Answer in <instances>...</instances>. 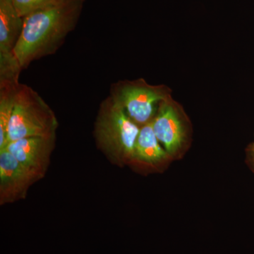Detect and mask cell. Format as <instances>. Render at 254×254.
I'll return each instance as SVG.
<instances>
[{
  "instance_id": "cell-1",
  "label": "cell",
  "mask_w": 254,
  "mask_h": 254,
  "mask_svg": "<svg viewBox=\"0 0 254 254\" xmlns=\"http://www.w3.org/2000/svg\"><path fill=\"white\" fill-rule=\"evenodd\" d=\"M83 6V0H63L24 18L22 33L14 50L22 69L59 49L76 26Z\"/></svg>"
},
{
  "instance_id": "cell-2",
  "label": "cell",
  "mask_w": 254,
  "mask_h": 254,
  "mask_svg": "<svg viewBox=\"0 0 254 254\" xmlns=\"http://www.w3.org/2000/svg\"><path fill=\"white\" fill-rule=\"evenodd\" d=\"M140 130L141 127L110 95L102 102L95 123L94 136L98 148L110 163L120 167L131 163Z\"/></svg>"
},
{
  "instance_id": "cell-3",
  "label": "cell",
  "mask_w": 254,
  "mask_h": 254,
  "mask_svg": "<svg viewBox=\"0 0 254 254\" xmlns=\"http://www.w3.org/2000/svg\"><path fill=\"white\" fill-rule=\"evenodd\" d=\"M58 127L54 111L41 95L31 87L21 83L8 126L5 146L10 142L28 137L56 136Z\"/></svg>"
},
{
  "instance_id": "cell-4",
  "label": "cell",
  "mask_w": 254,
  "mask_h": 254,
  "mask_svg": "<svg viewBox=\"0 0 254 254\" xmlns=\"http://www.w3.org/2000/svg\"><path fill=\"white\" fill-rule=\"evenodd\" d=\"M110 96L140 127L150 123L154 118L159 105L168 99L163 87L150 86L143 80L118 82L112 86Z\"/></svg>"
},
{
  "instance_id": "cell-5",
  "label": "cell",
  "mask_w": 254,
  "mask_h": 254,
  "mask_svg": "<svg viewBox=\"0 0 254 254\" xmlns=\"http://www.w3.org/2000/svg\"><path fill=\"white\" fill-rule=\"evenodd\" d=\"M55 140L56 136L28 137L10 142L4 148L39 181L49 168Z\"/></svg>"
},
{
  "instance_id": "cell-6",
  "label": "cell",
  "mask_w": 254,
  "mask_h": 254,
  "mask_svg": "<svg viewBox=\"0 0 254 254\" xmlns=\"http://www.w3.org/2000/svg\"><path fill=\"white\" fill-rule=\"evenodd\" d=\"M36 182L9 150H0V205L24 199L28 189Z\"/></svg>"
},
{
  "instance_id": "cell-7",
  "label": "cell",
  "mask_w": 254,
  "mask_h": 254,
  "mask_svg": "<svg viewBox=\"0 0 254 254\" xmlns=\"http://www.w3.org/2000/svg\"><path fill=\"white\" fill-rule=\"evenodd\" d=\"M152 125L155 136L168 154L177 153L185 141V128L177 110L169 99L159 105Z\"/></svg>"
},
{
  "instance_id": "cell-8",
  "label": "cell",
  "mask_w": 254,
  "mask_h": 254,
  "mask_svg": "<svg viewBox=\"0 0 254 254\" xmlns=\"http://www.w3.org/2000/svg\"><path fill=\"white\" fill-rule=\"evenodd\" d=\"M23 23L11 0H0V57L14 55Z\"/></svg>"
},
{
  "instance_id": "cell-9",
  "label": "cell",
  "mask_w": 254,
  "mask_h": 254,
  "mask_svg": "<svg viewBox=\"0 0 254 254\" xmlns=\"http://www.w3.org/2000/svg\"><path fill=\"white\" fill-rule=\"evenodd\" d=\"M170 155L158 141L153 131L152 120L141 127L135 144L132 163L156 166Z\"/></svg>"
},
{
  "instance_id": "cell-10",
  "label": "cell",
  "mask_w": 254,
  "mask_h": 254,
  "mask_svg": "<svg viewBox=\"0 0 254 254\" xmlns=\"http://www.w3.org/2000/svg\"><path fill=\"white\" fill-rule=\"evenodd\" d=\"M19 75L15 72L0 74V150L6 145L8 126L21 86Z\"/></svg>"
},
{
  "instance_id": "cell-11",
  "label": "cell",
  "mask_w": 254,
  "mask_h": 254,
  "mask_svg": "<svg viewBox=\"0 0 254 254\" xmlns=\"http://www.w3.org/2000/svg\"><path fill=\"white\" fill-rule=\"evenodd\" d=\"M61 1L63 0H11L18 14L23 18Z\"/></svg>"
},
{
  "instance_id": "cell-12",
  "label": "cell",
  "mask_w": 254,
  "mask_h": 254,
  "mask_svg": "<svg viewBox=\"0 0 254 254\" xmlns=\"http://www.w3.org/2000/svg\"><path fill=\"white\" fill-rule=\"evenodd\" d=\"M253 150H254V148H253Z\"/></svg>"
}]
</instances>
